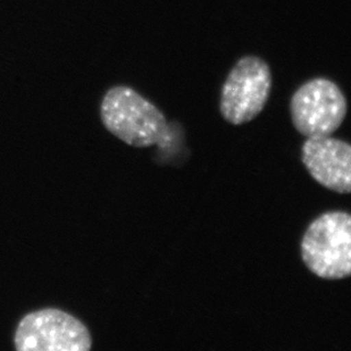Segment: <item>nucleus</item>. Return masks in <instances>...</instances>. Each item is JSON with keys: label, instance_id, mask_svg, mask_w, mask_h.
<instances>
[{"label": "nucleus", "instance_id": "obj_1", "mask_svg": "<svg viewBox=\"0 0 351 351\" xmlns=\"http://www.w3.org/2000/svg\"><path fill=\"white\" fill-rule=\"evenodd\" d=\"M100 119L107 131L136 148L160 146L169 138L165 115L130 86H112L105 93Z\"/></svg>", "mask_w": 351, "mask_h": 351}, {"label": "nucleus", "instance_id": "obj_2", "mask_svg": "<svg viewBox=\"0 0 351 351\" xmlns=\"http://www.w3.org/2000/svg\"><path fill=\"white\" fill-rule=\"evenodd\" d=\"M300 254L306 267L318 278L341 280L350 276V214L332 210L318 216L306 229Z\"/></svg>", "mask_w": 351, "mask_h": 351}, {"label": "nucleus", "instance_id": "obj_3", "mask_svg": "<svg viewBox=\"0 0 351 351\" xmlns=\"http://www.w3.org/2000/svg\"><path fill=\"white\" fill-rule=\"evenodd\" d=\"M17 351H89V330L73 315L58 308H43L25 315L14 335Z\"/></svg>", "mask_w": 351, "mask_h": 351}, {"label": "nucleus", "instance_id": "obj_4", "mask_svg": "<svg viewBox=\"0 0 351 351\" xmlns=\"http://www.w3.org/2000/svg\"><path fill=\"white\" fill-rule=\"evenodd\" d=\"M272 88L269 64L261 57L245 56L235 64L223 84L219 110L233 125L250 122L262 113Z\"/></svg>", "mask_w": 351, "mask_h": 351}, {"label": "nucleus", "instance_id": "obj_5", "mask_svg": "<svg viewBox=\"0 0 351 351\" xmlns=\"http://www.w3.org/2000/svg\"><path fill=\"white\" fill-rule=\"evenodd\" d=\"M348 110L345 95L337 83L324 77L309 80L290 100L295 129L302 136H331L341 126Z\"/></svg>", "mask_w": 351, "mask_h": 351}, {"label": "nucleus", "instance_id": "obj_6", "mask_svg": "<svg viewBox=\"0 0 351 351\" xmlns=\"http://www.w3.org/2000/svg\"><path fill=\"white\" fill-rule=\"evenodd\" d=\"M302 160L316 182L341 195L351 191V147L331 136H309L302 147Z\"/></svg>", "mask_w": 351, "mask_h": 351}]
</instances>
